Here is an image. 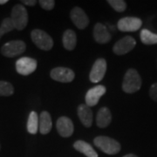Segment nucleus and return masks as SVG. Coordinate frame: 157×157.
<instances>
[{"mask_svg":"<svg viewBox=\"0 0 157 157\" xmlns=\"http://www.w3.org/2000/svg\"><path fill=\"white\" fill-rule=\"evenodd\" d=\"M14 28L13 23L11 21V17H6L0 25V39L2 38L3 35L8 33L11 32Z\"/></svg>","mask_w":157,"mask_h":157,"instance_id":"nucleus-22","label":"nucleus"},{"mask_svg":"<svg viewBox=\"0 0 157 157\" xmlns=\"http://www.w3.org/2000/svg\"><path fill=\"white\" fill-rule=\"evenodd\" d=\"M21 2H22V4L28 6H34L37 4L36 0H22Z\"/></svg>","mask_w":157,"mask_h":157,"instance_id":"nucleus-27","label":"nucleus"},{"mask_svg":"<svg viewBox=\"0 0 157 157\" xmlns=\"http://www.w3.org/2000/svg\"><path fill=\"white\" fill-rule=\"evenodd\" d=\"M94 38L99 44H106L110 41L111 34L107 28L101 23H97L94 28Z\"/></svg>","mask_w":157,"mask_h":157,"instance_id":"nucleus-14","label":"nucleus"},{"mask_svg":"<svg viewBox=\"0 0 157 157\" xmlns=\"http://www.w3.org/2000/svg\"><path fill=\"white\" fill-rule=\"evenodd\" d=\"M149 96L153 101L157 102V83H155L151 86L149 89Z\"/></svg>","mask_w":157,"mask_h":157,"instance_id":"nucleus-26","label":"nucleus"},{"mask_svg":"<svg viewBox=\"0 0 157 157\" xmlns=\"http://www.w3.org/2000/svg\"><path fill=\"white\" fill-rule=\"evenodd\" d=\"M11 19L14 28L18 31H22L26 27L28 23V13L25 6L18 4L13 6L11 13Z\"/></svg>","mask_w":157,"mask_h":157,"instance_id":"nucleus-3","label":"nucleus"},{"mask_svg":"<svg viewBox=\"0 0 157 157\" xmlns=\"http://www.w3.org/2000/svg\"><path fill=\"white\" fill-rule=\"evenodd\" d=\"M14 93L13 86L7 81L0 80V96H11Z\"/></svg>","mask_w":157,"mask_h":157,"instance_id":"nucleus-23","label":"nucleus"},{"mask_svg":"<svg viewBox=\"0 0 157 157\" xmlns=\"http://www.w3.org/2000/svg\"><path fill=\"white\" fill-rule=\"evenodd\" d=\"M39 117L38 113L33 111L30 113L28 121H27V131L32 135H36L39 130Z\"/></svg>","mask_w":157,"mask_h":157,"instance_id":"nucleus-20","label":"nucleus"},{"mask_svg":"<svg viewBox=\"0 0 157 157\" xmlns=\"http://www.w3.org/2000/svg\"><path fill=\"white\" fill-rule=\"evenodd\" d=\"M57 130L62 137L67 138L73 134L74 126L71 119L66 116L59 117L57 121Z\"/></svg>","mask_w":157,"mask_h":157,"instance_id":"nucleus-12","label":"nucleus"},{"mask_svg":"<svg viewBox=\"0 0 157 157\" xmlns=\"http://www.w3.org/2000/svg\"><path fill=\"white\" fill-rule=\"evenodd\" d=\"M78 116L81 123L86 128H90L93 124V112L90 107L81 104L78 107Z\"/></svg>","mask_w":157,"mask_h":157,"instance_id":"nucleus-15","label":"nucleus"},{"mask_svg":"<svg viewBox=\"0 0 157 157\" xmlns=\"http://www.w3.org/2000/svg\"><path fill=\"white\" fill-rule=\"evenodd\" d=\"M73 147L77 151L82 153L86 157H98V154L94 149V147L84 140H79L75 141L73 143Z\"/></svg>","mask_w":157,"mask_h":157,"instance_id":"nucleus-18","label":"nucleus"},{"mask_svg":"<svg viewBox=\"0 0 157 157\" xmlns=\"http://www.w3.org/2000/svg\"><path fill=\"white\" fill-rule=\"evenodd\" d=\"M142 21L139 17H126L121 18L117 24L118 29L121 32L132 33L137 32L141 27Z\"/></svg>","mask_w":157,"mask_h":157,"instance_id":"nucleus-6","label":"nucleus"},{"mask_svg":"<svg viewBox=\"0 0 157 157\" xmlns=\"http://www.w3.org/2000/svg\"><path fill=\"white\" fill-rule=\"evenodd\" d=\"M107 71V62L104 59H98L91 69L89 78L91 82L98 83L104 78Z\"/></svg>","mask_w":157,"mask_h":157,"instance_id":"nucleus-10","label":"nucleus"},{"mask_svg":"<svg viewBox=\"0 0 157 157\" xmlns=\"http://www.w3.org/2000/svg\"><path fill=\"white\" fill-rule=\"evenodd\" d=\"M136 45L135 39L131 36H126L117 42L113 45V51L116 55H124L132 51Z\"/></svg>","mask_w":157,"mask_h":157,"instance_id":"nucleus-7","label":"nucleus"},{"mask_svg":"<svg viewBox=\"0 0 157 157\" xmlns=\"http://www.w3.org/2000/svg\"><path fill=\"white\" fill-rule=\"evenodd\" d=\"M39 3L41 8H43L45 11L52 10L55 6V1H53V0H40Z\"/></svg>","mask_w":157,"mask_h":157,"instance_id":"nucleus-25","label":"nucleus"},{"mask_svg":"<svg viewBox=\"0 0 157 157\" xmlns=\"http://www.w3.org/2000/svg\"><path fill=\"white\" fill-rule=\"evenodd\" d=\"M31 38L33 42L37 45V47H39L41 50L49 51L53 46V40L52 37L42 30H33L31 33Z\"/></svg>","mask_w":157,"mask_h":157,"instance_id":"nucleus-4","label":"nucleus"},{"mask_svg":"<svg viewBox=\"0 0 157 157\" xmlns=\"http://www.w3.org/2000/svg\"><path fill=\"white\" fill-rule=\"evenodd\" d=\"M106 93V87L104 86H96L87 91L86 94V105L88 107H94L98 104L102 96Z\"/></svg>","mask_w":157,"mask_h":157,"instance_id":"nucleus-11","label":"nucleus"},{"mask_svg":"<svg viewBox=\"0 0 157 157\" xmlns=\"http://www.w3.org/2000/svg\"><path fill=\"white\" fill-rule=\"evenodd\" d=\"M26 49V45L22 40H12L6 43L1 48L2 55L7 58H13L22 54Z\"/></svg>","mask_w":157,"mask_h":157,"instance_id":"nucleus-5","label":"nucleus"},{"mask_svg":"<svg viewBox=\"0 0 157 157\" xmlns=\"http://www.w3.org/2000/svg\"><path fill=\"white\" fill-rule=\"evenodd\" d=\"M122 157H138L137 155H135L134 154H128V155H124Z\"/></svg>","mask_w":157,"mask_h":157,"instance_id":"nucleus-28","label":"nucleus"},{"mask_svg":"<svg viewBox=\"0 0 157 157\" xmlns=\"http://www.w3.org/2000/svg\"><path fill=\"white\" fill-rule=\"evenodd\" d=\"M107 3L111 6L114 11L122 12L127 8V3L123 0H108Z\"/></svg>","mask_w":157,"mask_h":157,"instance_id":"nucleus-24","label":"nucleus"},{"mask_svg":"<svg viewBox=\"0 0 157 157\" xmlns=\"http://www.w3.org/2000/svg\"><path fill=\"white\" fill-rule=\"evenodd\" d=\"M37 68V61L36 59L29 58V57H23L18 59L16 62V70L17 73L21 75H30L33 73Z\"/></svg>","mask_w":157,"mask_h":157,"instance_id":"nucleus-8","label":"nucleus"},{"mask_svg":"<svg viewBox=\"0 0 157 157\" xmlns=\"http://www.w3.org/2000/svg\"><path fill=\"white\" fill-rule=\"evenodd\" d=\"M141 78L135 69H128L124 76L122 90L127 94H134L140 89Z\"/></svg>","mask_w":157,"mask_h":157,"instance_id":"nucleus-1","label":"nucleus"},{"mask_svg":"<svg viewBox=\"0 0 157 157\" xmlns=\"http://www.w3.org/2000/svg\"><path fill=\"white\" fill-rule=\"evenodd\" d=\"M112 121V114L110 110L107 107H101L97 113L96 123L97 126L101 128H107Z\"/></svg>","mask_w":157,"mask_h":157,"instance_id":"nucleus-16","label":"nucleus"},{"mask_svg":"<svg viewBox=\"0 0 157 157\" xmlns=\"http://www.w3.org/2000/svg\"><path fill=\"white\" fill-rule=\"evenodd\" d=\"M64 47L68 51H72L75 48L77 44V36L73 30H67L62 38Z\"/></svg>","mask_w":157,"mask_h":157,"instance_id":"nucleus-19","label":"nucleus"},{"mask_svg":"<svg viewBox=\"0 0 157 157\" xmlns=\"http://www.w3.org/2000/svg\"><path fill=\"white\" fill-rule=\"evenodd\" d=\"M140 40L144 45H151L157 44V34L154 33L147 29H143L140 32Z\"/></svg>","mask_w":157,"mask_h":157,"instance_id":"nucleus-21","label":"nucleus"},{"mask_svg":"<svg viewBox=\"0 0 157 157\" xmlns=\"http://www.w3.org/2000/svg\"><path fill=\"white\" fill-rule=\"evenodd\" d=\"M94 143L100 150L107 155H116L121 151V144L113 138L107 136H98L94 138Z\"/></svg>","mask_w":157,"mask_h":157,"instance_id":"nucleus-2","label":"nucleus"},{"mask_svg":"<svg viewBox=\"0 0 157 157\" xmlns=\"http://www.w3.org/2000/svg\"><path fill=\"white\" fill-rule=\"evenodd\" d=\"M50 75L52 79L59 82H62V83L72 82L75 77V74L73 70H71L70 68L63 67L53 68L51 71Z\"/></svg>","mask_w":157,"mask_h":157,"instance_id":"nucleus-9","label":"nucleus"},{"mask_svg":"<svg viewBox=\"0 0 157 157\" xmlns=\"http://www.w3.org/2000/svg\"><path fill=\"white\" fill-rule=\"evenodd\" d=\"M8 3V0H0V5H6Z\"/></svg>","mask_w":157,"mask_h":157,"instance_id":"nucleus-29","label":"nucleus"},{"mask_svg":"<svg viewBox=\"0 0 157 157\" xmlns=\"http://www.w3.org/2000/svg\"><path fill=\"white\" fill-rule=\"evenodd\" d=\"M52 127V121L50 113L46 111H43L39 115V130L42 135H47L50 133Z\"/></svg>","mask_w":157,"mask_h":157,"instance_id":"nucleus-17","label":"nucleus"},{"mask_svg":"<svg viewBox=\"0 0 157 157\" xmlns=\"http://www.w3.org/2000/svg\"><path fill=\"white\" fill-rule=\"evenodd\" d=\"M70 17L73 24L78 29H85L89 24V18L81 8L74 7L70 12Z\"/></svg>","mask_w":157,"mask_h":157,"instance_id":"nucleus-13","label":"nucleus"}]
</instances>
